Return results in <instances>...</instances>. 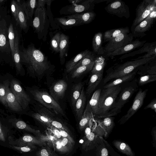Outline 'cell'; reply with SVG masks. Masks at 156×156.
Instances as JSON below:
<instances>
[{
    "mask_svg": "<svg viewBox=\"0 0 156 156\" xmlns=\"http://www.w3.org/2000/svg\"><path fill=\"white\" fill-rule=\"evenodd\" d=\"M22 61L35 76H42L52 67L50 61L42 51L32 44L21 52Z\"/></svg>",
    "mask_w": 156,
    "mask_h": 156,
    "instance_id": "1",
    "label": "cell"
},
{
    "mask_svg": "<svg viewBox=\"0 0 156 156\" xmlns=\"http://www.w3.org/2000/svg\"><path fill=\"white\" fill-rule=\"evenodd\" d=\"M156 57L153 56L136 60H131L112 66L106 71V75L103 79V84L105 85L114 79L129 75L140 66L155 59Z\"/></svg>",
    "mask_w": 156,
    "mask_h": 156,
    "instance_id": "2",
    "label": "cell"
},
{
    "mask_svg": "<svg viewBox=\"0 0 156 156\" xmlns=\"http://www.w3.org/2000/svg\"><path fill=\"white\" fill-rule=\"evenodd\" d=\"M121 89V85L101 90L98 102V115L100 118L106 116L113 107Z\"/></svg>",
    "mask_w": 156,
    "mask_h": 156,
    "instance_id": "3",
    "label": "cell"
},
{
    "mask_svg": "<svg viewBox=\"0 0 156 156\" xmlns=\"http://www.w3.org/2000/svg\"><path fill=\"white\" fill-rule=\"evenodd\" d=\"M121 85V90L115 103L106 116H113L119 113L124 105L129 101L138 88L136 79L123 83Z\"/></svg>",
    "mask_w": 156,
    "mask_h": 156,
    "instance_id": "4",
    "label": "cell"
},
{
    "mask_svg": "<svg viewBox=\"0 0 156 156\" xmlns=\"http://www.w3.org/2000/svg\"><path fill=\"white\" fill-rule=\"evenodd\" d=\"M44 7H36L32 21L33 27L39 39L46 40L50 21L46 9Z\"/></svg>",
    "mask_w": 156,
    "mask_h": 156,
    "instance_id": "5",
    "label": "cell"
},
{
    "mask_svg": "<svg viewBox=\"0 0 156 156\" xmlns=\"http://www.w3.org/2000/svg\"><path fill=\"white\" fill-rule=\"evenodd\" d=\"M30 92L35 100L51 111L66 117L61 106L46 91L38 89L31 90Z\"/></svg>",
    "mask_w": 156,
    "mask_h": 156,
    "instance_id": "6",
    "label": "cell"
},
{
    "mask_svg": "<svg viewBox=\"0 0 156 156\" xmlns=\"http://www.w3.org/2000/svg\"><path fill=\"white\" fill-rule=\"evenodd\" d=\"M156 9V0H144L137 6L136 17L131 27V30L145 19L150 13Z\"/></svg>",
    "mask_w": 156,
    "mask_h": 156,
    "instance_id": "7",
    "label": "cell"
},
{
    "mask_svg": "<svg viewBox=\"0 0 156 156\" xmlns=\"http://www.w3.org/2000/svg\"><path fill=\"white\" fill-rule=\"evenodd\" d=\"M95 5L94 0H84L80 4H71L62 7L59 13L61 15H69L91 11Z\"/></svg>",
    "mask_w": 156,
    "mask_h": 156,
    "instance_id": "8",
    "label": "cell"
},
{
    "mask_svg": "<svg viewBox=\"0 0 156 156\" xmlns=\"http://www.w3.org/2000/svg\"><path fill=\"white\" fill-rule=\"evenodd\" d=\"M148 90V89L144 90L141 89H139L134 99L132 105L126 114L118 121L120 124L125 123L142 106Z\"/></svg>",
    "mask_w": 156,
    "mask_h": 156,
    "instance_id": "9",
    "label": "cell"
},
{
    "mask_svg": "<svg viewBox=\"0 0 156 156\" xmlns=\"http://www.w3.org/2000/svg\"><path fill=\"white\" fill-rule=\"evenodd\" d=\"M105 9L108 13L120 18L128 19L130 17L128 6L121 0H115L109 3Z\"/></svg>",
    "mask_w": 156,
    "mask_h": 156,
    "instance_id": "10",
    "label": "cell"
},
{
    "mask_svg": "<svg viewBox=\"0 0 156 156\" xmlns=\"http://www.w3.org/2000/svg\"><path fill=\"white\" fill-rule=\"evenodd\" d=\"M132 33H123L108 42L104 47L105 53L111 52L133 41Z\"/></svg>",
    "mask_w": 156,
    "mask_h": 156,
    "instance_id": "11",
    "label": "cell"
},
{
    "mask_svg": "<svg viewBox=\"0 0 156 156\" xmlns=\"http://www.w3.org/2000/svg\"><path fill=\"white\" fill-rule=\"evenodd\" d=\"M156 41L151 43H145L143 46L137 50L125 54L119 58V59H122L129 57L133 56L136 55L147 53L143 56H140L132 60H136L141 59L147 58L156 56Z\"/></svg>",
    "mask_w": 156,
    "mask_h": 156,
    "instance_id": "12",
    "label": "cell"
},
{
    "mask_svg": "<svg viewBox=\"0 0 156 156\" xmlns=\"http://www.w3.org/2000/svg\"><path fill=\"white\" fill-rule=\"evenodd\" d=\"M10 86V90L18 102L23 108H26L28 106L30 101L29 96L16 80L12 81Z\"/></svg>",
    "mask_w": 156,
    "mask_h": 156,
    "instance_id": "13",
    "label": "cell"
},
{
    "mask_svg": "<svg viewBox=\"0 0 156 156\" xmlns=\"http://www.w3.org/2000/svg\"><path fill=\"white\" fill-rule=\"evenodd\" d=\"M101 134L105 135L104 131L98 124L94 128L89 134L85 135L82 145L83 149L88 150L95 146L99 135Z\"/></svg>",
    "mask_w": 156,
    "mask_h": 156,
    "instance_id": "14",
    "label": "cell"
},
{
    "mask_svg": "<svg viewBox=\"0 0 156 156\" xmlns=\"http://www.w3.org/2000/svg\"><path fill=\"white\" fill-rule=\"evenodd\" d=\"M146 42V41H140L138 39H136L112 52L106 53V56L112 57L116 55L126 54L136 48L141 47Z\"/></svg>",
    "mask_w": 156,
    "mask_h": 156,
    "instance_id": "15",
    "label": "cell"
},
{
    "mask_svg": "<svg viewBox=\"0 0 156 156\" xmlns=\"http://www.w3.org/2000/svg\"><path fill=\"white\" fill-rule=\"evenodd\" d=\"M68 84L64 80H61L53 83L50 88V95L56 101L62 98L67 88Z\"/></svg>",
    "mask_w": 156,
    "mask_h": 156,
    "instance_id": "16",
    "label": "cell"
},
{
    "mask_svg": "<svg viewBox=\"0 0 156 156\" xmlns=\"http://www.w3.org/2000/svg\"><path fill=\"white\" fill-rule=\"evenodd\" d=\"M155 20L147 16L132 30L133 37H142L145 35V32L151 28Z\"/></svg>",
    "mask_w": 156,
    "mask_h": 156,
    "instance_id": "17",
    "label": "cell"
},
{
    "mask_svg": "<svg viewBox=\"0 0 156 156\" xmlns=\"http://www.w3.org/2000/svg\"><path fill=\"white\" fill-rule=\"evenodd\" d=\"M18 146L25 144H30L42 146L45 145V142L40 138L35 137L29 134H25L16 140Z\"/></svg>",
    "mask_w": 156,
    "mask_h": 156,
    "instance_id": "18",
    "label": "cell"
},
{
    "mask_svg": "<svg viewBox=\"0 0 156 156\" xmlns=\"http://www.w3.org/2000/svg\"><path fill=\"white\" fill-rule=\"evenodd\" d=\"M69 42V37L63 33H61L59 44V52L60 62L62 65L64 63L65 58L67 55Z\"/></svg>",
    "mask_w": 156,
    "mask_h": 156,
    "instance_id": "19",
    "label": "cell"
},
{
    "mask_svg": "<svg viewBox=\"0 0 156 156\" xmlns=\"http://www.w3.org/2000/svg\"><path fill=\"white\" fill-rule=\"evenodd\" d=\"M55 22L63 29H68L76 26L83 25L80 20L65 16L55 18Z\"/></svg>",
    "mask_w": 156,
    "mask_h": 156,
    "instance_id": "20",
    "label": "cell"
},
{
    "mask_svg": "<svg viewBox=\"0 0 156 156\" xmlns=\"http://www.w3.org/2000/svg\"><path fill=\"white\" fill-rule=\"evenodd\" d=\"M138 67L132 72L125 76L114 79L106 83L103 86V88L116 86L133 80L135 79L138 69Z\"/></svg>",
    "mask_w": 156,
    "mask_h": 156,
    "instance_id": "21",
    "label": "cell"
},
{
    "mask_svg": "<svg viewBox=\"0 0 156 156\" xmlns=\"http://www.w3.org/2000/svg\"><path fill=\"white\" fill-rule=\"evenodd\" d=\"M86 101V95L84 89L83 87L80 95L77 99L74 106L76 116L77 118L80 119L84 111Z\"/></svg>",
    "mask_w": 156,
    "mask_h": 156,
    "instance_id": "22",
    "label": "cell"
},
{
    "mask_svg": "<svg viewBox=\"0 0 156 156\" xmlns=\"http://www.w3.org/2000/svg\"><path fill=\"white\" fill-rule=\"evenodd\" d=\"M137 74L140 76L156 75V59L139 67Z\"/></svg>",
    "mask_w": 156,
    "mask_h": 156,
    "instance_id": "23",
    "label": "cell"
},
{
    "mask_svg": "<svg viewBox=\"0 0 156 156\" xmlns=\"http://www.w3.org/2000/svg\"><path fill=\"white\" fill-rule=\"evenodd\" d=\"M103 35L101 32L95 34L92 41V47L93 52L98 55H102L105 53L102 47Z\"/></svg>",
    "mask_w": 156,
    "mask_h": 156,
    "instance_id": "24",
    "label": "cell"
},
{
    "mask_svg": "<svg viewBox=\"0 0 156 156\" xmlns=\"http://www.w3.org/2000/svg\"><path fill=\"white\" fill-rule=\"evenodd\" d=\"M129 30L128 27L107 30L103 35V42H108L121 34L129 33Z\"/></svg>",
    "mask_w": 156,
    "mask_h": 156,
    "instance_id": "25",
    "label": "cell"
},
{
    "mask_svg": "<svg viewBox=\"0 0 156 156\" xmlns=\"http://www.w3.org/2000/svg\"><path fill=\"white\" fill-rule=\"evenodd\" d=\"M91 74L86 91V94L88 96L95 89L103 78V73H96Z\"/></svg>",
    "mask_w": 156,
    "mask_h": 156,
    "instance_id": "26",
    "label": "cell"
},
{
    "mask_svg": "<svg viewBox=\"0 0 156 156\" xmlns=\"http://www.w3.org/2000/svg\"><path fill=\"white\" fill-rule=\"evenodd\" d=\"M93 114L87 103L79 122V126L80 130H83L90 125L93 118Z\"/></svg>",
    "mask_w": 156,
    "mask_h": 156,
    "instance_id": "27",
    "label": "cell"
},
{
    "mask_svg": "<svg viewBox=\"0 0 156 156\" xmlns=\"http://www.w3.org/2000/svg\"><path fill=\"white\" fill-rule=\"evenodd\" d=\"M96 16V13L93 11H91L65 16L67 18L77 19L84 24L91 23L94 19Z\"/></svg>",
    "mask_w": 156,
    "mask_h": 156,
    "instance_id": "28",
    "label": "cell"
},
{
    "mask_svg": "<svg viewBox=\"0 0 156 156\" xmlns=\"http://www.w3.org/2000/svg\"><path fill=\"white\" fill-rule=\"evenodd\" d=\"M90 51L86 49L81 52L72 58L67 62L65 65V70L67 73H70L74 67Z\"/></svg>",
    "mask_w": 156,
    "mask_h": 156,
    "instance_id": "29",
    "label": "cell"
},
{
    "mask_svg": "<svg viewBox=\"0 0 156 156\" xmlns=\"http://www.w3.org/2000/svg\"><path fill=\"white\" fill-rule=\"evenodd\" d=\"M37 2V0H30L20 4L21 7L24 11L27 20L32 18Z\"/></svg>",
    "mask_w": 156,
    "mask_h": 156,
    "instance_id": "30",
    "label": "cell"
},
{
    "mask_svg": "<svg viewBox=\"0 0 156 156\" xmlns=\"http://www.w3.org/2000/svg\"><path fill=\"white\" fill-rule=\"evenodd\" d=\"M102 119L98 121V124L104 131L105 135H108L113 128L115 123V118L112 116H106Z\"/></svg>",
    "mask_w": 156,
    "mask_h": 156,
    "instance_id": "31",
    "label": "cell"
},
{
    "mask_svg": "<svg viewBox=\"0 0 156 156\" xmlns=\"http://www.w3.org/2000/svg\"><path fill=\"white\" fill-rule=\"evenodd\" d=\"M6 101L8 106L12 110L16 112L22 110V107L9 89L6 95Z\"/></svg>",
    "mask_w": 156,
    "mask_h": 156,
    "instance_id": "32",
    "label": "cell"
},
{
    "mask_svg": "<svg viewBox=\"0 0 156 156\" xmlns=\"http://www.w3.org/2000/svg\"><path fill=\"white\" fill-rule=\"evenodd\" d=\"M101 89H98L93 94L88 103L93 114L98 115V102Z\"/></svg>",
    "mask_w": 156,
    "mask_h": 156,
    "instance_id": "33",
    "label": "cell"
},
{
    "mask_svg": "<svg viewBox=\"0 0 156 156\" xmlns=\"http://www.w3.org/2000/svg\"><path fill=\"white\" fill-rule=\"evenodd\" d=\"M115 147L120 152L128 156H135L130 146L127 144L122 141L115 140L113 142Z\"/></svg>",
    "mask_w": 156,
    "mask_h": 156,
    "instance_id": "34",
    "label": "cell"
},
{
    "mask_svg": "<svg viewBox=\"0 0 156 156\" xmlns=\"http://www.w3.org/2000/svg\"><path fill=\"white\" fill-rule=\"evenodd\" d=\"M106 63L105 58L104 57L97 56L91 71V74L96 73H103Z\"/></svg>",
    "mask_w": 156,
    "mask_h": 156,
    "instance_id": "35",
    "label": "cell"
},
{
    "mask_svg": "<svg viewBox=\"0 0 156 156\" xmlns=\"http://www.w3.org/2000/svg\"><path fill=\"white\" fill-rule=\"evenodd\" d=\"M94 62L88 65L81 66L74 69L70 72L71 77L73 78H78L91 71Z\"/></svg>",
    "mask_w": 156,
    "mask_h": 156,
    "instance_id": "36",
    "label": "cell"
},
{
    "mask_svg": "<svg viewBox=\"0 0 156 156\" xmlns=\"http://www.w3.org/2000/svg\"><path fill=\"white\" fill-rule=\"evenodd\" d=\"M83 84V83L80 82L74 85L72 87L71 94V100L72 105L74 108L80 95Z\"/></svg>",
    "mask_w": 156,
    "mask_h": 156,
    "instance_id": "37",
    "label": "cell"
},
{
    "mask_svg": "<svg viewBox=\"0 0 156 156\" xmlns=\"http://www.w3.org/2000/svg\"><path fill=\"white\" fill-rule=\"evenodd\" d=\"M97 57L94 52L90 51L74 67L73 69L78 67L88 65L94 62Z\"/></svg>",
    "mask_w": 156,
    "mask_h": 156,
    "instance_id": "38",
    "label": "cell"
},
{
    "mask_svg": "<svg viewBox=\"0 0 156 156\" xmlns=\"http://www.w3.org/2000/svg\"><path fill=\"white\" fill-rule=\"evenodd\" d=\"M32 116L36 120L48 127H52L51 122L52 119L46 115L42 113H36Z\"/></svg>",
    "mask_w": 156,
    "mask_h": 156,
    "instance_id": "39",
    "label": "cell"
},
{
    "mask_svg": "<svg viewBox=\"0 0 156 156\" xmlns=\"http://www.w3.org/2000/svg\"><path fill=\"white\" fill-rule=\"evenodd\" d=\"M20 4L19 9L17 24H19L21 28L26 30L28 27L27 19L24 11L22 9Z\"/></svg>",
    "mask_w": 156,
    "mask_h": 156,
    "instance_id": "40",
    "label": "cell"
},
{
    "mask_svg": "<svg viewBox=\"0 0 156 156\" xmlns=\"http://www.w3.org/2000/svg\"><path fill=\"white\" fill-rule=\"evenodd\" d=\"M18 38L17 36L15 38L14 59L16 67L17 69L20 71L21 68L20 63V58L18 47Z\"/></svg>",
    "mask_w": 156,
    "mask_h": 156,
    "instance_id": "41",
    "label": "cell"
},
{
    "mask_svg": "<svg viewBox=\"0 0 156 156\" xmlns=\"http://www.w3.org/2000/svg\"><path fill=\"white\" fill-rule=\"evenodd\" d=\"M102 141V139L100 141V137L99 138L98 137L95 144L97 146L96 152L97 156H109L108 150Z\"/></svg>",
    "mask_w": 156,
    "mask_h": 156,
    "instance_id": "42",
    "label": "cell"
},
{
    "mask_svg": "<svg viewBox=\"0 0 156 156\" xmlns=\"http://www.w3.org/2000/svg\"><path fill=\"white\" fill-rule=\"evenodd\" d=\"M36 156H59L48 146L45 145L36 153Z\"/></svg>",
    "mask_w": 156,
    "mask_h": 156,
    "instance_id": "43",
    "label": "cell"
},
{
    "mask_svg": "<svg viewBox=\"0 0 156 156\" xmlns=\"http://www.w3.org/2000/svg\"><path fill=\"white\" fill-rule=\"evenodd\" d=\"M12 148L19 152H27L33 151L37 148L35 145L30 144H25L20 146L10 145Z\"/></svg>",
    "mask_w": 156,
    "mask_h": 156,
    "instance_id": "44",
    "label": "cell"
},
{
    "mask_svg": "<svg viewBox=\"0 0 156 156\" xmlns=\"http://www.w3.org/2000/svg\"><path fill=\"white\" fill-rule=\"evenodd\" d=\"M16 125L18 129L32 133L36 135H41L39 130L32 128L22 121H19L17 122L16 123Z\"/></svg>",
    "mask_w": 156,
    "mask_h": 156,
    "instance_id": "45",
    "label": "cell"
},
{
    "mask_svg": "<svg viewBox=\"0 0 156 156\" xmlns=\"http://www.w3.org/2000/svg\"><path fill=\"white\" fill-rule=\"evenodd\" d=\"M9 89L8 82L0 85V101L6 106H7L6 96Z\"/></svg>",
    "mask_w": 156,
    "mask_h": 156,
    "instance_id": "46",
    "label": "cell"
},
{
    "mask_svg": "<svg viewBox=\"0 0 156 156\" xmlns=\"http://www.w3.org/2000/svg\"><path fill=\"white\" fill-rule=\"evenodd\" d=\"M8 38L11 50L12 56L13 58L14 53L15 38L13 26L12 24V23L10 24L8 30Z\"/></svg>",
    "mask_w": 156,
    "mask_h": 156,
    "instance_id": "47",
    "label": "cell"
},
{
    "mask_svg": "<svg viewBox=\"0 0 156 156\" xmlns=\"http://www.w3.org/2000/svg\"><path fill=\"white\" fill-rule=\"evenodd\" d=\"M138 85L143 86L148 83L155 81L156 75H145L141 76L138 78L136 79Z\"/></svg>",
    "mask_w": 156,
    "mask_h": 156,
    "instance_id": "48",
    "label": "cell"
},
{
    "mask_svg": "<svg viewBox=\"0 0 156 156\" xmlns=\"http://www.w3.org/2000/svg\"><path fill=\"white\" fill-rule=\"evenodd\" d=\"M61 33L58 32L53 37L51 41V46L53 50L56 52L59 51V44L60 41Z\"/></svg>",
    "mask_w": 156,
    "mask_h": 156,
    "instance_id": "49",
    "label": "cell"
},
{
    "mask_svg": "<svg viewBox=\"0 0 156 156\" xmlns=\"http://www.w3.org/2000/svg\"><path fill=\"white\" fill-rule=\"evenodd\" d=\"M20 3L19 1H17L12 0L11 3V9L12 13L16 21L18 23V13Z\"/></svg>",
    "mask_w": 156,
    "mask_h": 156,
    "instance_id": "50",
    "label": "cell"
},
{
    "mask_svg": "<svg viewBox=\"0 0 156 156\" xmlns=\"http://www.w3.org/2000/svg\"><path fill=\"white\" fill-rule=\"evenodd\" d=\"M52 143L55 151L64 154L69 152L67 149L62 146L61 143V140H56L55 139Z\"/></svg>",
    "mask_w": 156,
    "mask_h": 156,
    "instance_id": "51",
    "label": "cell"
},
{
    "mask_svg": "<svg viewBox=\"0 0 156 156\" xmlns=\"http://www.w3.org/2000/svg\"><path fill=\"white\" fill-rule=\"evenodd\" d=\"M52 126L58 129L64 130L69 133V132L68 128L60 122L56 120H52L51 122Z\"/></svg>",
    "mask_w": 156,
    "mask_h": 156,
    "instance_id": "52",
    "label": "cell"
},
{
    "mask_svg": "<svg viewBox=\"0 0 156 156\" xmlns=\"http://www.w3.org/2000/svg\"><path fill=\"white\" fill-rule=\"evenodd\" d=\"M61 143L62 146L69 151L73 148V145L67 138L63 137L61 140Z\"/></svg>",
    "mask_w": 156,
    "mask_h": 156,
    "instance_id": "53",
    "label": "cell"
},
{
    "mask_svg": "<svg viewBox=\"0 0 156 156\" xmlns=\"http://www.w3.org/2000/svg\"><path fill=\"white\" fill-rule=\"evenodd\" d=\"M60 132L61 136L62 137L66 138L68 139L74 145L75 144V141L72 137L65 130L60 129H58Z\"/></svg>",
    "mask_w": 156,
    "mask_h": 156,
    "instance_id": "54",
    "label": "cell"
},
{
    "mask_svg": "<svg viewBox=\"0 0 156 156\" xmlns=\"http://www.w3.org/2000/svg\"><path fill=\"white\" fill-rule=\"evenodd\" d=\"M150 108L156 113V99L154 98L144 108V109Z\"/></svg>",
    "mask_w": 156,
    "mask_h": 156,
    "instance_id": "55",
    "label": "cell"
},
{
    "mask_svg": "<svg viewBox=\"0 0 156 156\" xmlns=\"http://www.w3.org/2000/svg\"><path fill=\"white\" fill-rule=\"evenodd\" d=\"M52 131L54 134L55 136L57 139V140H62L63 137L61 136L58 129L54 128L52 129Z\"/></svg>",
    "mask_w": 156,
    "mask_h": 156,
    "instance_id": "56",
    "label": "cell"
},
{
    "mask_svg": "<svg viewBox=\"0 0 156 156\" xmlns=\"http://www.w3.org/2000/svg\"><path fill=\"white\" fill-rule=\"evenodd\" d=\"M152 134L153 136V144H154V147L155 146L156 140V126L153 128L152 131Z\"/></svg>",
    "mask_w": 156,
    "mask_h": 156,
    "instance_id": "57",
    "label": "cell"
},
{
    "mask_svg": "<svg viewBox=\"0 0 156 156\" xmlns=\"http://www.w3.org/2000/svg\"><path fill=\"white\" fill-rule=\"evenodd\" d=\"M147 16L155 20L156 17V9L151 11Z\"/></svg>",
    "mask_w": 156,
    "mask_h": 156,
    "instance_id": "58",
    "label": "cell"
},
{
    "mask_svg": "<svg viewBox=\"0 0 156 156\" xmlns=\"http://www.w3.org/2000/svg\"><path fill=\"white\" fill-rule=\"evenodd\" d=\"M84 0H70L69 2L72 5H77L81 3Z\"/></svg>",
    "mask_w": 156,
    "mask_h": 156,
    "instance_id": "59",
    "label": "cell"
},
{
    "mask_svg": "<svg viewBox=\"0 0 156 156\" xmlns=\"http://www.w3.org/2000/svg\"><path fill=\"white\" fill-rule=\"evenodd\" d=\"M0 140L5 142V138L4 135L3 133L0 125Z\"/></svg>",
    "mask_w": 156,
    "mask_h": 156,
    "instance_id": "60",
    "label": "cell"
},
{
    "mask_svg": "<svg viewBox=\"0 0 156 156\" xmlns=\"http://www.w3.org/2000/svg\"><path fill=\"white\" fill-rule=\"evenodd\" d=\"M4 1V0H0V4Z\"/></svg>",
    "mask_w": 156,
    "mask_h": 156,
    "instance_id": "61",
    "label": "cell"
}]
</instances>
